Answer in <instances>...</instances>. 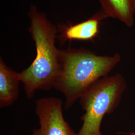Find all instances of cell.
Here are the masks:
<instances>
[{
    "mask_svg": "<svg viewBox=\"0 0 135 135\" xmlns=\"http://www.w3.org/2000/svg\"><path fill=\"white\" fill-rule=\"evenodd\" d=\"M121 56H99L85 48L60 50L59 67L54 88L65 98L69 109L84 93L108 74L121 61Z\"/></svg>",
    "mask_w": 135,
    "mask_h": 135,
    "instance_id": "6da1fadb",
    "label": "cell"
},
{
    "mask_svg": "<svg viewBox=\"0 0 135 135\" xmlns=\"http://www.w3.org/2000/svg\"><path fill=\"white\" fill-rule=\"evenodd\" d=\"M29 16V32L35 44L36 56L29 67L19 74L27 97L31 99L37 91L53 88L59 67L60 50L55 44L58 30L46 14L32 5Z\"/></svg>",
    "mask_w": 135,
    "mask_h": 135,
    "instance_id": "7a4b0ae2",
    "label": "cell"
},
{
    "mask_svg": "<svg viewBox=\"0 0 135 135\" xmlns=\"http://www.w3.org/2000/svg\"><path fill=\"white\" fill-rule=\"evenodd\" d=\"M126 88L125 80L119 74L102 78L90 87L79 99L85 114L78 135H103V119L119 105Z\"/></svg>",
    "mask_w": 135,
    "mask_h": 135,
    "instance_id": "3957f363",
    "label": "cell"
},
{
    "mask_svg": "<svg viewBox=\"0 0 135 135\" xmlns=\"http://www.w3.org/2000/svg\"><path fill=\"white\" fill-rule=\"evenodd\" d=\"M36 105L40 127L34 130L32 135H78L64 118L60 99L43 98L38 100Z\"/></svg>",
    "mask_w": 135,
    "mask_h": 135,
    "instance_id": "277c9868",
    "label": "cell"
},
{
    "mask_svg": "<svg viewBox=\"0 0 135 135\" xmlns=\"http://www.w3.org/2000/svg\"><path fill=\"white\" fill-rule=\"evenodd\" d=\"M106 18L105 15L100 10L89 19L62 29L61 34L60 35L61 40L62 42L67 40H92L100 32L101 21Z\"/></svg>",
    "mask_w": 135,
    "mask_h": 135,
    "instance_id": "5b68a950",
    "label": "cell"
},
{
    "mask_svg": "<svg viewBox=\"0 0 135 135\" xmlns=\"http://www.w3.org/2000/svg\"><path fill=\"white\" fill-rule=\"evenodd\" d=\"M19 73L16 72L0 59V107L10 106L17 100L19 94Z\"/></svg>",
    "mask_w": 135,
    "mask_h": 135,
    "instance_id": "8992f818",
    "label": "cell"
},
{
    "mask_svg": "<svg viewBox=\"0 0 135 135\" xmlns=\"http://www.w3.org/2000/svg\"><path fill=\"white\" fill-rule=\"evenodd\" d=\"M106 18L118 20L128 27L134 24L135 0H99Z\"/></svg>",
    "mask_w": 135,
    "mask_h": 135,
    "instance_id": "52a82bcc",
    "label": "cell"
},
{
    "mask_svg": "<svg viewBox=\"0 0 135 135\" xmlns=\"http://www.w3.org/2000/svg\"><path fill=\"white\" fill-rule=\"evenodd\" d=\"M130 135H135V132L131 133V134H130Z\"/></svg>",
    "mask_w": 135,
    "mask_h": 135,
    "instance_id": "ba28073f",
    "label": "cell"
}]
</instances>
